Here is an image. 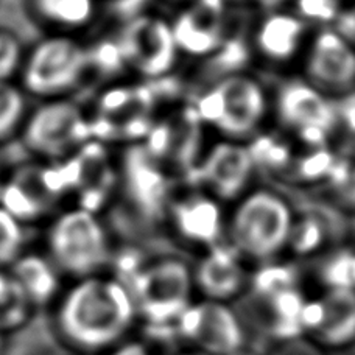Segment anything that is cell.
I'll use <instances>...</instances> for the list:
<instances>
[{
	"instance_id": "cell-1",
	"label": "cell",
	"mask_w": 355,
	"mask_h": 355,
	"mask_svg": "<svg viewBox=\"0 0 355 355\" xmlns=\"http://www.w3.org/2000/svg\"><path fill=\"white\" fill-rule=\"evenodd\" d=\"M50 312L55 337L71 355H105L139 327L131 291L107 271L69 281Z\"/></svg>"
},
{
	"instance_id": "cell-2",
	"label": "cell",
	"mask_w": 355,
	"mask_h": 355,
	"mask_svg": "<svg viewBox=\"0 0 355 355\" xmlns=\"http://www.w3.org/2000/svg\"><path fill=\"white\" fill-rule=\"evenodd\" d=\"M296 209L275 187L252 186L226 214V243L250 265L287 254Z\"/></svg>"
},
{
	"instance_id": "cell-3",
	"label": "cell",
	"mask_w": 355,
	"mask_h": 355,
	"mask_svg": "<svg viewBox=\"0 0 355 355\" xmlns=\"http://www.w3.org/2000/svg\"><path fill=\"white\" fill-rule=\"evenodd\" d=\"M41 250L66 281H77L110 270L116 243L98 214L67 205L44 223Z\"/></svg>"
},
{
	"instance_id": "cell-4",
	"label": "cell",
	"mask_w": 355,
	"mask_h": 355,
	"mask_svg": "<svg viewBox=\"0 0 355 355\" xmlns=\"http://www.w3.org/2000/svg\"><path fill=\"white\" fill-rule=\"evenodd\" d=\"M192 105L207 131L220 139L248 142L271 116V97L262 80L248 71L236 72L207 83Z\"/></svg>"
},
{
	"instance_id": "cell-5",
	"label": "cell",
	"mask_w": 355,
	"mask_h": 355,
	"mask_svg": "<svg viewBox=\"0 0 355 355\" xmlns=\"http://www.w3.org/2000/svg\"><path fill=\"white\" fill-rule=\"evenodd\" d=\"M125 285L135 297L139 326L166 329L180 338L178 321L195 301L192 265L170 254L142 259Z\"/></svg>"
},
{
	"instance_id": "cell-6",
	"label": "cell",
	"mask_w": 355,
	"mask_h": 355,
	"mask_svg": "<svg viewBox=\"0 0 355 355\" xmlns=\"http://www.w3.org/2000/svg\"><path fill=\"white\" fill-rule=\"evenodd\" d=\"M17 85L27 97H72L87 83V44L75 35L47 33L25 52Z\"/></svg>"
},
{
	"instance_id": "cell-7",
	"label": "cell",
	"mask_w": 355,
	"mask_h": 355,
	"mask_svg": "<svg viewBox=\"0 0 355 355\" xmlns=\"http://www.w3.org/2000/svg\"><path fill=\"white\" fill-rule=\"evenodd\" d=\"M19 139L35 161H64L92 141L87 106L72 97L40 101L28 111Z\"/></svg>"
},
{
	"instance_id": "cell-8",
	"label": "cell",
	"mask_w": 355,
	"mask_h": 355,
	"mask_svg": "<svg viewBox=\"0 0 355 355\" xmlns=\"http://www.w3.org/2000/svg\"><path fill=\"white\" fill-rule=\"evenodd\" d=\"M126 69L141 81L168 78L180 62L170 17L147 10L132 12L116 31Z\"/></svg>"
},
{
	"instance_id": "cell-9",
	"label": "cell",
	"mask_w": 355,
	"mask_h": 355,
	"mask_svg": "<svg viewBox=\"0 0 355 355\" xmlns=\"http://www.w3.org/2000/svg\"><path fill=\"white\" fill-rule=\"evenodd\" d=\"M276 128L306 147L331 145L335 125V101L302 78L282 81L270 94Z\"/></svg>"
},
{
	"instance_id": "cell-10",
	"label": "cell",
	"mask_w": 355,
	"mask_h": 355,
	"mask_svg": "<svg viewBox=\"0 0 355 355\" xmlns=\"http://www.w3.org/2000/svg\"><path fill=\"white\" fill-rule=\"evenodd\" d=\"M173 190L164 223L176 243L200 254L226 242V206L195 184Z\"/></svg>"
},
{
	"instance_id": "cell-11",
	"label": "cell",
	"mask_w": 355,
	"mask_h": 355,
	"mask_svg": "<svg viewBox=\"0 0 355 355\" xmlns=\"http://www.w3.org/2000/svg\"><path fill=\"white\" fill-rule=\"evenodd\" d=\"M300 66L301 78L331 100L355 94V49L332 27L313 30Z\"/></svg>"
},
{
	"instance_id": "cell-12",
	"label": "cell",
	"mask_w": 355,
	"mask_h": 355,
	"mask_svg": "<svg viewBox=\"0 0 355 355\" xmlns=\"http://www.w3.org/2000/svg\"><path fill=\"white\" fill-rule=\"evenodd\" d=\"M187 347L206 355H239L246 347V331L231 304L195 300L178 321Z\"/></svg>"
},
{
	"instance_id": "cell-13",
	"label": "cell",
	"mask_w": 355,
	"mask_h": 355,
	"mask_svg": "<svg viewBox=\"0 0 355 355\" xmlns=\"http://www.w3.org/2000/svg\"><path fill=\"white\" fill-rule=\"evenodd\" d=\"M119 184L126 202L144 220L164 221L168 201L175 190L173 178L145 147L128 145L117 164Z\"/></svg>"
},
{
	"instance_id": "cell-14",
	"label": "cell",
	"mask_w": 355,
	"mask_h": 355,
	"mask_svg": "<svg viewBox=\"0 0 355 355\" xmlns=\"http://www.w3.org/2000/svg\"><path fill=\"white\" fill-rule=\"evenodd\" d=\"M254 162L245 142L218 139L207 144L190 184L201 187L223 205H232L254 186Z\"/></svg>"
},
{
	"instance_id": "cell-15",
	"label": "cell",
	"mask_w": 355,
	"mask_h": 355,
	"mask_svg": "<svg viewBox=\"0 0 355 355\" xmlns=\"http://www.w3.org/2000/svg\"><path fill=\"white\" fill-rule=\"evenodd\" d=\"M227 0H189L170 17L181 56L206 60L232 33Z\"/></svg>"
},
{
	"instance_id": "cell-16",
	"label": "cell",
	"mask_w": 355,
	"mask_h": 355,
	"mask_svg": "<svg viewBox=\"0 0 355 355\" xmlns=\"http://www.w3.org/2000/svg\"><path fill=\"white\" fill-rule=\"evenodd\" d=\"M313 28L288 8L262 11L248 28L252 58L270 67L300 64Z\"/></svg>"
},
{
	"instance_id": "cell-17",
	"label": "cell",
	"mask_w": 355,
	"mask_h": 355,
	"mask_svg": "<svg viewBox=\"0 0 355 355\" xmlns=\"http://www.w3.org/2000/svg\"><path fill=\"white\" fill-rule=\"evenodd\" d=\"M0 206L25 226L44 225L64 207L50 184L46 162L41 161L22 164L11 173H5Z\"/></svg>"
},
{
	"instance_id": "cell-18",
	"label": "cell",
	"mask_w": 355,
	"mask_h": 355,
	"mask_svg": "<svg viewBox=\"0 0 355 355\" xmlns=\"http://www.w3.org/2000/svg\"><path fill=\"white\" fill-rule=\"evenodd\" d=\"M304 337L327 352L355 345V291L324 288L307 302Z\"/></svg>"
},
{
	"instance_id": "cell-19",
	"label": "cell",
	"mask_w": 355,
	"mask_h": 355,
	"mask_svg": "<svg viewBox=\"0 0 355 355\" xmlns=\"http://www.w3.org/2000/svg\"><path fill=\"white\" fill-rule=\"evenodd\" d=\"M195 295L200 300L231 304L250 288L251 265L226 242L202 251L192 265Z\"/></svg>"
},
{
	"instance_id": "cell-20",
	"label": "cell",
	"mask_w": 355,
	"mask_h": 355,
	"mask_svg": "<svg viewBox=\"0 0 355 355\" xmlns=\"http://www.w3.org/2000/svg\"><path fill=\"white\" fill-rule=\"evenodd\" d=\"M8 271L21 285L35 310L52 309L66 287V279L42 250H25Z\"/></svg>"
},
{
	"instance_id": "cell-21",
	"label": "cell",
	"mask_w": 355,
	"mask_h": 355,
	"mask_svg": "<svg viewBox=\"0 0 355 355\" xmlns=\"http://www.w3.org/2000/svg\"><path fill=\"white\" fill-rule=\"evenodd\" d=\"M30 16L49 33L78 36L98 21L100 0H25Z\"/></svg>"
},
{
	"instance_id": "cell-22",
	"label": "cell",
	"mask_w": 355,
	"mask_h": 355,
	"mask_svg": "<svg viewBox=\"0 0 355 355\" xmlns=\"http://www.w3.org/2000/svg\"><path fill=\"white\" fill-rule=\"evenodd\" d=\"M335 227H331V217L318 211L297 212L291 227L287 254L296 257H312L326 248L332 240Z\"/></svg>"
},
{
	"instance_id": "cell-23",
	"label": "cell",
	"mask_w": 355,
	"mask_h": 355,
	"mask_svg": "<svg viewBox=\"0 0 355 355\" xmlns=\"http://www.w3.org/2000/svg\"><path fill=\"white\" fill-rule=\"evenodd\" d=\"M35 312V307L11 272L0 270V334L8 337L10 334L22 331Z\"/></svg>"
},
{
	"instance_id": "cell-24",
	"label": "cell",
	"mask_w": 355,
	"mask_h": 355,
	"mask_svg": "<svg viewBox=\"0 0 355 355\" xmlns=\"http://www.w3.org/2000/svg\"><path fill=\"white\" fill-rule=\"evenodd\" d=\"M28 111V97L17 81H0V145L19 137Z\"/></svg>"
},
{
	"instance_id": "cell-25",
	"label": "cell",
	"mask_w": 355,
	"mask_h": 355,
	"mask_svg": "<svg viewBox=\"0 0 355 355\" xmlns=\"http://www.w3.org/2000/svg\"><path fill=\"white\" fill-rule=\"evenodd\" d=\"M331 147L343 159L355 164V94L335 101V125Z\"/></svg>"
},
{
	"instance_id": "cell-26",
	"label": "cell",
	"mask_w": 355,
	"mask_h": 355,
	"mask_svg": "<svg viewBox=\"0 0 355 355\" xmlns=\"http://www.w3.org/2000/svg\"><path fill=\"white\" fill-rule=\"evenodd\" d=\"M27 250V226L0 206V270H8Z\"/></svg>"
},
{
	"instance_id": "cell-27",
	"label": "cell",
	"mask_w": 355,
	"mask_h": 355,
	"mask_svg": "<svg viewBox=\"0 0 355 355\" xmlns=\"http://www.w3.org/2000/svg\"><path fill=\"white\" fill-rule=\"evenodd\" d=\"M345 0H290V11L313 30L332 27Z\"/></svg>"
},
{
	"instance_id": "cell-28",
	"label": "cell",
	"mask_w": 355,
	"mask_h": 355,
	"mask_svg": "<svg viewBox=\"0 0 355 355\" xmlns=\"http://www.w3.org/2000/svg\"><path fill=\"white\" fill-rule=\"evenodd\" d=\"M27 49L16 31L0 27V81H16Z\"/></svg>"
},
{
	"instance_id": "cell-29",
	"label": "cell",
	"mask_w": 355,
	"mask_h": 355,
	"mask_svg": "<svg viewBox=\"0 0 355 355\" xmlns=\"http://www.w3.org/2000/svg\"><path fill=\"white\" fill-rule=\"evenodd\" d=\"M266 355H326L318 346L306 337L276 341V345Z\"/></svg>"
},
{
	"instance_id": "cell-30",
	"label": "cell",
	"mask_w": 355,
	"mask_h": 355,
	"mask_svg": "<svg viewBox=\"0 0 355 355\" xmlns=\"http://www.w3.org/2000/svg\"><path fill=\"white\" fill-rule=\"evenodd\" d=\"M332 28L355 49V0H345Z\"/></svg>"
},
{
	"instance_id": "cell-31",
	"label": "cell",
	"mask_w": 355,
	"mask_h": 355,
	"mask_svg": "<svg viewBox=\"0 0 355 355\" xmlns=\"http://www.w3.org/2000/svg\"><path fill=\"white\" fill-rule=\"evenodd\" d=\"M105 355H155V354L151 351V346L145 343L144 340H137L135 337H131Z\"/></svg>"
},
{
	"instance_id": "cell-32",
	"label": "cell",
	"mask_w": 355,
	"mask_h": 355,
	"mask_svg": "<svg viewBox=\"0 0 355 355\" xmlns=\"http://www.w3.org/2000/svg\"><path fill=\"white\" fill-rule=\"evenodd\" d=\"M173 355H206V354H202V352L196 351V349H192V347H184V349L175 352Z\"/></svg>"
},
{
	"instance_id": "cell-33",
	"label": "cell",
	"mask_w": 355,
	"mask_h": 355,
	"mask_svg": "<svg viewBox=\"0 0 355 355\" xmlns=\"http://www.w3.org/2000/svg\"><path fill=\"white\" fill-rule=\"evenodd\" d=\"M347 231H349L355 239V212L351 214V221H349V227H347Z\"/></svg>"
},
{
	"instance_id": "cell-34",
	"label": "cell",
	"mask_w": 355,
	"mask_h": 355,
	"mask_svg": "<svg viewBox=\"0 0 355 355\" xmlns=\"http://www.w3.org/2000/svg\"><path fill=\"white\" fill-rule=\"evenodd\" d=\"M6 337H3L2 334H0V355H3L5 352V345H6Z\"/></svg>"
},
{
	"instance_id": "cell-35",
	"label": "cell",
	"mask_w": 355,
	"mask_h": 355,
	"mask_svg": "<svg viewBox=\"0 0 355 355\" xmlns=\"http://www.w3.org/2000/svg\"><path fill=\"white\" fill-rule=\"evenodd\" d=\"M3 180H5V172H3L2 162H0V190H2V186H3Z\"/></svg>"
},
{
	"instance_id": "cell-36",
	"label": "cell",
	"mask_w": 355,
	"mask_h": 355,
	"mask_svg": "<svg viewBox=\"0 0 355 355\" xmlns=\"http://www.w3.org/2000/svg\"><path fill=\"white\" fill-rule=\"evenodd\" d=\"M168 2H176V3H180V5H182V3H186V2H189V0H168Z\"/></svg>"
},
{
	"instance_id": "cell-37",
	"label": "cell",
	"mask_w": 355,
	"mask_h": 355,
	"mask_svg": "<svg viewBox=\"0 0 355 355\" xmlns=\"http://www.w3.org/2000/svg\"><path fill=\"white\" fill-rule=\"evenodd\" d=\"M239 355H254V354H252V352H251V354H250V352H248V347H246V349H245V351H243V352H240V354H239Z\"/></svg>"
},
{
	"instance_id": "cell-38",
	"label": "cell",
	"mask_w": 355,
	"mask_h": 355,
	"mask_svg": "<svg viewBox=\"0 0 355 355\" xmlns=\"http://www.w3.org/2000/svg\"><path fill=\"white\" fill-rule=\"evenodd\" d=\"M114 3H122V2H126V0H112Z\"/></svg>"
}]
</instances>
